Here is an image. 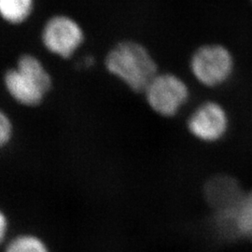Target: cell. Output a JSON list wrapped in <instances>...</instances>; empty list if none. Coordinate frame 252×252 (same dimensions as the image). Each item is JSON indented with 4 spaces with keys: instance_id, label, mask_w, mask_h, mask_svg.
<instances>
[{
    "instance_id": "cell-1",
    "label": "cell",
    "mask_w": 252,
    "mask_h": 252,
    "mask_svg": "<svg viewBox=\"0 0 252 252\" xmlns=\"http://www.w3.org/2000/svg\"><path fill=\"white\" fill-rule=\"evenodd\" d=\"M108 73L135 93L145 89L158 74V65L143 44L123 40L113 46L105 58Z\"/></svg>"
},
{
    "instance_id": "cell-12",
    "label": "cell",
    "mask_w": 252,
    "mask_h": 252,
    "mask_svg": "<svg viewBox=\"0 0 252 252\" xmlns=\"http://www.w3.org/2000/svg\"><path fill=\"white\" fill-rule=\"evenodd\" d=\"M9 229V218L5 215V213L2 212L0 215V237H1L2 241H4L6 239Z\"/></svg>"
},
{
    "instance_id": "cell-2",
    "label": "cell",
    "mask_w": 252,
    "mask_h": 252,
    "mask_svg": "<svg viewBox=\"0 0 252 252\" xmlns=\"http://www.w3.org/2000/svg\"><path fill=\"white\" fill-rule=\"evenodd\" d=\"M4 86L9 96L21 106L37 107L52 90L53 79L35 55L22 54L16 66L4 74Z\"/></svg>"
},
{
    "instance_id": "cell-13",
    "label": "cell",
    "mask_w": 252,
    "mask_h": 252,
    "mask_svg": "<svg viewBox=\"0 0 252 252\" xmlns=\"http://www.w3.org/2000/svg\"><path fill=\"white\" fill-rule=\"evenodd\" d=\"M249 2H250V3H251V5H252V0H249Z\"/></svg>"
},
{
    "instance_id": "cell-7",
    "label": "cell",
    "mask_w": 252,
    "mask_h": 252,
    "mask_svg": "<svg viewBox=\"0 0 252 252\" xmlns=\"http://www.w3.org/2000/svg\"><path fill=\"white\" fill-rule=\"evenodd\" d=\"M213 225L224 239L252 242V189L245 190L232 207L215 211Z\"/></svg>"
},
{
    "instance_id": "cell-3",
    "label": "cell",
    "mask_w": 252,
    "mask_h": 252,
    "mask_svg": "<svg viewBox=\"0 0 252 252\" xmlns=\"http://www.w3.org/2000/svg\"><path fill=\"white\" fill-rule=\"evenodd\" d=\"M189 71L201 86L219 89L233 81L237 60L233 50L220 42H209L197 47L190 55Z\"/></svg>"
},
{
    "instance_id": "cell-5",
    "label": "cell",
    "mask_w": 252,
    "mask_h": 252,
    "mask_svg": "<svg viewBox=\"0 0 252 252\" xmlns=\"http://www.w3.org/2000/svg\"><path fill=\"white\" fill-rule=\"evenodd\" d=\"M231 115L223 104L217 100L201 102L189 113L186 128L195 140L204 144H218L229 135Z\"/></svg>"
},
{
    "instance_id": "cell-4",
    "label": "cell",
    "mask_w": 252,
    "mask_h": 252,
    "mask_svg": "<svg viewBox=\"0 0 252 252\" xmlns=\"http://www.w3.org/2000/svg\"><path fill=\"white\" fill-rule=\"evenodd\" d=\"M143 94L150 108L163 118L176 117L190 99L189 85L174 73H158Z\"/></svg>"
},
{
    "instance_id": "cell-10",
    "label": "cell",
    "mask_w": 252,
    "mask_h": 252,
    "mask_svg": "<svg viewBox=\"0 0 252 252\" xmlns=\"http://www.w3.org/2000/svg\"><path fill=\"white\" fill-rule=\"evenodd\" d=\"M4 252H51L45 241L31 233L20 234L7 242Z\"/></svg>"
},
{
    "instance_id": "cell-6",
    "label": "cell",
    "mask_w": 252,
    "mask_h": 252,
    "mask_svg": "<svg viewBox=\"0 0 252 252\" xmlns=\"http://www.w3.org/2000/svg\"><path fill=\"white\" fill-rule=\"evenodd\" d=\"M84 31L74 19L63 14L49 19L41 31L42 45L50 54L69 59L84 42Z\"/></svg>"
},
{
    "instance_id": "cell-11",
    "label": "cell",
    "mask_w": 252,
    "mask_h": 252,
    "mask_svg": "<svg viewBox=\"0 0 252 252\" xmlns=\"http://www.w3.org/2000/svg\"><path fill=\"white\" fill-rule=\"evenodd\" d=\"M14 135V125L12 119L5 111L0 113V145L2 148L8 147Z\"/></svg>"
},
{
    "instance_id": "cell-9",
    "label": "cell",
    "mask_w": 252,
    "mask_h": 252,
    "mask_svg": "<svg viewBox=\"0 0 252 252\" xmlns=\"http://www.w3.org/2000/svg\"><path fill=\"white\" fill-rule=\"evenodd\" d=\"M34 5V0H0L1 17L9 25H22L31 16Z\"/></svg>"
},
{
    "instance_id": "cell-8",
    "label": "cell",
    "mask_w": 252,
    "mask_h": 252,
    "mask_svg": "<svg viewBox=\"0 0 252 252\" xmlns=\"http://www.w3.org/2000/svg\"><path fill=\"white\" fill-rule=\"evenodd\" d=\"M244 191L240 181L228 174L211 177L203 189L205 200L214 212L232 207Z\"/></svg>"
}]
</instances>
